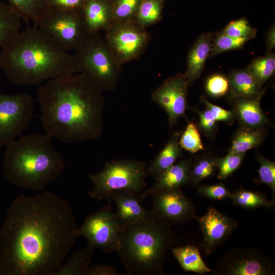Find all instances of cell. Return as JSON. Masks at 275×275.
Returning a JSON list of instances; mask_svg holds the SVG:
<instances>
[{
	"mask_svg": "<svg viewBox=\"0 0 275 275\" xmlns=\"http://www.w3.org/2000/svg\"><path fill=\"white\" fill-rule=\"evenodd\" d=\"M70 203L44 191L20 195L0 228V275H55L78 237Z\"/></svg>",
	"mask_w": 275,
	"mask_h": 275,
	"instance_id": "6da1fadb",
	"label": "cell"
},
{
	"mask_svg": "<svg viewBox=\"0 0 275 275\" xmlns=\"http://www.w3.org/2000/svg\"><path fill=\"white\" fill-rule=\"evenodd\" d=\"M102 91L81 72L51 79L40 85L38 99L46 134L63 143L98 138L103 129Z\"/></svg>",
	"mask_w": 275,
	"mask_h": 275,
	"instance_id": "7a4b0ae2",
	"label": "cell"
},
{
	"mask_svg": "<svg viewBox=\"0 0 275 275\" xmlns=\"http://www.w3.org/2000/svg\"><path fill=\"white\" fill-rule=\"evenodd\" d=\"M0 68L13 84H41L79 72L73 54L36 26H27L0 52Z\"/></svg>",
	"mask_w": 275,
	"mask_h": 275,
	"instance_id": "3957f363",
	"label": "cell"
},
{
	"mask_svg": "<svg viewBox=\"0 0 275 275\" xmlns=\"http://www.w3.org/2000/svg\"><path fill=\"white\" fill-rule=\"evenodd\" d=\"M6 147L3 173L15 187L40 191L64 171V158L47 134L21 136Z\"/></svg>",
	"mask_w": 275,
	"mask_h": 275,
	"instance_id": "277c9868",
	"label": "cell"
},
{
	"mask_svg": "<svg viewBox=\"0 0 275 275\" xmlns=\"http://www.w3.org/2000/svg\"><path fill=\"white\" fill-rule=\"evenodd\" d=\"M177 241L171 225L152 213L123 226L117 252L129 274L161 275L168 252Z\"/></svg>",
	"mask_w": 275,
	"mask_h": 275,
	"instance_id": "5b68a950",
	"label": "cell"
},
{
	"mask_svg": "<svg viewBox=\"0 0 275 275\" xmlns=\"http://www.w3.org/2000/svg\"><path fill=\"white\" fill-rule=\"evenodd\" d=\"M74 50L79 72L102 90L116 87L121 66L114 59L99 32L89 33Z\"/></svg>",
	"mask_w": 275,
	"mask_h": 275,
	"instance_id": "8992f818",
	"label": "cell"
},
{
	"mask_svg": "<svg viewBox=\"0 0 275 275\" xmlns=\"http://www.w3.org/2000/svg\"><path fill=\"white\" fill-rule=\"evenodd\" d=\"M145 162L135 160H118L106 162L103 169L89 177L94 188L90 197L98 200H107L115 190H129L137 194L146 185L147 175Z\"/></svg>",
	"mask_w": 275,
	"mask_h": 275,
	"instance_id": "52a82bcc",
	"label": "cell"
},
{
	"mask_svg": "<svg viewBox=\"0 0 275 275\" xmlns=\"http://www.w3.org/2000/svg\"><path fill=\"white\" fill-rule=\"evenodd\" d=\"M37 26L68 51L74 50L89 34L81 9L51 7Z\"/></svg>",
	"mask_w": 275,
	"mask_h": 275,
	"instance_id": "ba28073f",
	"label": "cell"
},
{
	"mask_svg": "<svg viewBox=\"0 0 275 275\" xmlns=\"http://www.w3.org/2000/svg\"><path fill=\"white\" fill-rule=\"evenodd\" d=\"M34 110V100L29 94L0 92V148L15 141L27 128Z\"/></svg>",
	"mask_w": 275,
	"mask_h": 275,
	"instance_id": "9c48e42d",
	"label": "cell"
},
{
	"mask_svg": "<svg viewBox=\"0 0 275 275\" xmlns=\"http://www.w3.org/2000/svg\"><path fill=\"white\" fill-rule=\"evenodd\" d=\"M123 228L108 204L87 216L77 233L96 249L108 254L117 252Z\"/></svg>",
	"mask_w": 275,
	"mask_h": 275,
	"instance_id": "30bf717a",
	"label": "cell"
},
{
	"mask_svg": "<svg viewBox=\"0 0 275 275\" xmlns=\"http://www.w3.org/2000/svg\"><path fill=\"white\" fill-rule=\"evenodd\" d=\"M105 30L106 46L120 66L137 58L148 42L147 33L134 20L111 23Z\"/></svg>",
	"mask_w": 275,
	"mask_h": 275,
	"instance_id": "8fae6325",
	"label": "cell"
},
{
	"mask_svg": "<svg viewBox=\"0 0 275 275\" xmlns=\"http://www.w3.org/2000/svg\"><path fill=\"white\" fill-rule=\"evenodd\" d=\"M273 260L255 248H234L219 261L213 273L216 275H271Z\"/></svg>",
	"mask_w": 275,
	"mask_h": 275,
	"instance_id": "7c38bea8",
	"label": "cell"
},
{
	"mask_svg": "<svg viewBox=\"0 0 275 275\" xmlns=\"http://www.w3.org/2000/svg\"><path fill=\"white\" fill-rule=\"evenodd\" d=\"M150 196L152 197L151 211L170 225L197 219L195 207L181 189L161 190Z\"/></svg>",
	"mask_w": 275,
	"mask_h": 275,
	"instance_id": "4fadbf2b",
	"label": "cell"
},
{
	"mask_svg": "<svg viewBox=\"0 0 275 275\" xmlns=\"http://www.w3.org/2000/svg\"><path fill=\"white\" fill-rule=\"evenodd\" d=\"M188 85L185 73H178L168 78L152 94V100L166 112L170 128L184 114Z\"/></svg>",
	"mask_w": 275,
	"mask_h": 275,
	"instance_id": "5bb4252c",
	"label": "cell"
},
{
	"mask_svg": "<svg viewBox=\"0 0 275 275\" xmlns=\"http://www.w3.org/2000/svg\"><path fill=\"white\" fill-rule=\"evenodd\" d=\"M197 219L203 235L201 248L206 255L213 253L238 228L235 219L212 207Z\"/></svg>",
	"mask_w": 275,
	"mask_h": 275,
	"instance_id": "9a60e30c",
	"label": "cell"
},
{
	"mask_svg": "<svg viewBox=\"0 0 275 275\" xmlns=\"http://www.w3.org/2000/svg\"><path fill=\"white\" fill-rule=\"evenodd\" d=\"M107 200H113L116 204V215L123 226L145 219L152 214L140 203L138 195L127 189L112 191Z\"/></svg>",
	"mask_w": 275,
	"mask_h": 275,
	"instance_id": "2e32d148",
	"label": "cell"
},
{
	"mask_svg": "<svg viewBox=\"0 0 275 275\" xmlns=\"http://www.w3.org/2000/svg\"><path fill=\"white\" fill-rule=\"evenodd\" d=\"M264 92L251 99L231 98L232 111L241 127L264 128L268 123V119L260 106L261 100Z\"/></svg>",
	"mask_w": 275,
	"mask_h": 275,
	"instance_id": "e0dca14e",
	"label": "cell"
},
{
	"mask_svg": "<svg viewBox=\"0 0 275 275\" xmlns=\"http://www.w3.org/2000/svg\"><path fill=\"white\" fill-rule=\"evenodd\" d=\"M192 159H182L173 164L158 178L149 188L144 190L140 195L145 198L152 193L166 189H181L189 184V173L192 164Z\"/></svg>",
	"mask_w": 275,
	"mask_h": 275,
	"instance_id": "ac0fdd59",
	"label": "cell"
},
{
	"mask_svg": "<svg viewBox=\"0 0 275 275\" xmlns=\"http://www.w3.org/2000/svg\"><path fill=\"white\" fill-rule=\"evenodd\" d=\"M81 11L89 33L106 29L112 23V0H86Z\"/></svg>",
	"mask_w": 275,
	"mask_h": 275,
	"instance_id": "d6986e66",
	"label": "cell"
},
{
	"mask_svg": "<svg viewBox=\"0 0 275 275\" xmlns=\"http://www.w3.org/2000/svg\"><path fill=\"white\" fill-rule=\"evenodd\" d=\"M213 38L211 33L203 34L190 49L187 57V70L185 73L189 85L200 77L209 56Z\"/></svg>",
	"mask_w": 275,
	"mask_h": 275,
	"instance_id": "ffe728a7",
	"label": "cell"
},
{
	"mask_svg": "<svg viewBox=\"0 0 275 275\" xmlns=\"http://www.w3.org/2000/svg\"><path fill=\"white\" fill-rule=\"evenodd\" d=\"M180 132L173 133L167 143L147 168V173L155 179L175 164L182 154L179 144Z\"/></svg>",
	"mask_w": 275,
	"mask_h": 275,
	"instance_id": "44dd1931",
	"label": "cell"
},
{
	"mask_svg": "<svg viewBox=\"0 0 275 275\" xmlns=\"http://www.w3.org/2000/svg\"><path fill=\"white\" fill-rule=\"evenodd\" d=\"M228 79L231 98L251 99L265 92V90H262V86L247 69L232 71Z\"/></svg>",
	"mask_w": 275,
	"mask_h": 275,
	"instance_id": "7402d4cb",
	"label": "cell"
},
{
	"mask_svg": "<svg viewBox=\"0 0 275 275\" xmlns=\"http://www.w3.org/2000/svg\"><path fill=\"white\" fill-rule=\"evenodd\" d=\"M96 248L88 243L67 256L55 275H86Z\"/></svg>",
	"mask_w": 275,
	"mask_h": 275,
	"instance_id": "603a6c76",
	"label": "cell"
},
{
	"mask_svg": "<svg viewBox=\"0 0 275 275\" xmlns=\"http://www.w3.org/2000/svg\"><path fill=\"white\" fill-rule=\"evenodd\" d=\"M172 252L185 271L202 274L213 272L203 260L199 249L194 245L173 248Z\"/></svg>",
	"mask_w": 275,
	"mask_h": 275,
	"instance_id": "cb8c5ba5",
	"label": "cell"
},
{
	"mask_svg": "<svg viewBox=\"0 0 275 275\" xmlns=\"http://www.w3.org/2000/svg\"><path fill=\"white\" fill-rule=\"evenodd\" d=\"M21 18L9 4L0 2V48L8 44L20 32Z\"/></svg>",
	"mask_w": 275,
	"mask_h": 275,
	"instance_id": "d4e9b609",
	"label": "cell"
},
{
	"mask_svg": "<svg viewBox=\"0 0 275 275\" xmlns=\"http://www.w3.org/2000/svg\"><path fill=\"white\" fill-rule=\"evenodd\" d=\"M8 4L25 21L37 26L51 8L49 0H7Z\"/></svg>",
	"mask_w": 275,
	"mask_h": 275,
	"instance_id": "484cf974",
	"label": "cell"
},
{
	"mask_svg": "<svg viewBox=\"0 0 275 275\" xmlns=\"http://www.w3.org/2000/svg\"><path fill=\"white\" fill-rule=\"evenodd\" d=\"M264 128L241 127L235 134L229 151L245 153L247 150L258 147L265 138Z\"/></svg>",
	"mask_w": 275,
	"mask_h": 275,
	"instance_id": "4316f807",
	"label": "cell"
},
{
	"mask_svg": "<svg viewBox=\"0 0 275 275\" xmlns=\"http://www.w3.org/2000/svg\"><path fill=\"white\" fill-rule=\"evenodd\" d=\"M217 170L216 158L211 154H205L192 162L189 173V183L196 185L212 177Z\"/></svg>",
	"mask_w": 275,
	"mask_h": 275,
	"instance_id": "83f0119b",
	"label": "cell"
},
{
	"mask_svg": "<svg viewBox=\"0 0 275 275\" xmlns=\"http://www.w3.org/2000/svg\"><path fill=\"white\" fill-rule=\"evenodd\" d=\"M230 199L235 205L248 209L262 207L270 208L275 204L274 201L268 200L264 195L243 188L232 193Z\"/></svg>",
	"mask_w": 275,
	"mask_h": 275,
	"instance_id": "f1b7e54d",
	"label": "cell"
},
{
	"mask_svg": "<svg viewBox=\"0 0 275 275\" xmlns=\"http://www.w3.org/2000/svg\"><path fill=\"white\" fill-rule=\"evenodd\" d=\"M163 2V0H142L135 22L144 29L157 22L161 17Z\"/></svg>",
	"mask_w": 275,
	"mask_h": 275,
	"instance_id": "f546056e",
	"label": "cell"
},
{
	"mask_svg": "<svg viewBox=\"0 0 275 275\" xmlns=\"http://www.w3.org/2000/svg\"><path fill=\"white\" fill-rule=\"evenodd\" d=\"M247 70L262 86L274 73L275 56L274 52L254 59Z\"/></svg>",
	"mask_w": 275,
	"mask_h": 275,
	"instance_id": "4dcf8cb0",
	"label": "cell"
},
{
	"mask_svg": "<svg viewBox=\"0 0 275 275\" xmlns=\"http://www.w3.org/2000/svg\"><path fill=\"white\" fill-rule=\"evenodd\" d=\"M142 0H112V23L134 20Z\"/></svg>",
	"mask_w": 275,
	"mask_h": 275,
	"instance_id": "1f68e13d",
	"label": "cell"
},
{
	"mask_svg": "<svg viewBox=\"0 0 275 275\" xmlns=\"http://www.w3.org/2000/svg\"><path fill=\"white\" fill-rule=\"evenodd\" d=\"M251 38L232 37L219 33L213 38L209 56L212 57L221 53L242 48Z\"/></svg>",
	"mask_w": 275,
	"mask_h": 275,
	"instance_id": "d6a6232c",
	"label": "cell"
},
{
	"mask_svg": "<svg viewBox=\"0 0 275 275\" xmlns=\"http://www.w3.org/2000/svg\"><path fill=\"white\" fill-rule=\"evenodd\" d=\"M244 155V152L229 151L225 157L216 158L217 178L224 180L231 175L240 167Z\"/></svg>",
	"mask_w": 275,
	"mask_h": 275,
	"instance_id": "836d02e7",
	"label": "cell"
},
{
	"mask_svg": "<svg viewBox=\"0 0 275 275\" xmlns=\"http://www.w3.org/2000/svg\"><path fill=\"white\" fill-rule=\"evenodd\" d=\"M179 144L181 149L191 153H195L203 149V145L197 126L189 122L181 135Z\"/></svg>",
	"mask_w": 275,
	"mask_h": 275,
	"instance_id": "e575fe53",
	"label": "cell"
},
{
	"mask_svg": "<svg viewBox=\"0 0 275 275\" xmlns=\"http://www.w3.org/2000/svg\"><path fill=\"white\" fill-rule=\"evenodd\" d=\"M221 33L232 37H255L257 30L252 27L248 20L243 17L231 21Z\"/></svg>",
	"mask_w": 275,
	"mask_h": 275,
	"instance_id": "d590c367",
	"label": "cell"
},
{
	"mask_svg": "<svg viewBox=\"0 0 275 275\" xmlns=\"http://www.w3.org/2000/svg\"><path fill=\"white\" fill-rule=\"evenodd\" d=\"M260 167L258 170L260 183L269 186L272 193V197L274 200L275 197V163L271 161L262 155H258Z\"/></svg>",
	"mask_w": 275,
	"mask_h": 275,
	"instance_id": "8d00e7d4",
	"label": "cell"
},
{
	"mask_svg": "<svg viewBox=\"0 0 275 275\" xmlns=\"http://www.w3.org/2000/svg\"><path fill=\"white\" fill-rule=\"evenodd\" d=\"M205 89L211 96L220 97L225 95L230 90L228 78L220 74L209 76L205 82Z\"/></svg>",
	"mask_w": 275,
	"mask_h": 275,
	"instance_id": "74e56055",
	"label": "cell"
},
{
	"mask_svg": "<svg viewBox=\"0 0 275 275\" xmlns=\"http://www.w3.org/2000/svg\"><path fill=\"white\" fill-rule=\"evenodd\" d=\"M198 193L201 196L211 200H221L230 198L232 193L222 183L214 185H198Z\"/></svg>",
	"mask_w": 275,
	"mask_h": 275,
	"instance_id": "f35d334b",
	"label": "cell"
},
{
	"mask_svg": "<svg viewBox=\"0 0 275 275\" xmlns=\"http://www.w3.org/2000/svg\"><path fill=\"white\" fill-rule=\"evenodd\" d=\"M197 112L199 116L200 128L208 138H214L217 130L216 121L211 113L207 108Z\"/></svg>",
	"mask_w": 275,
	"mask_h": 275,
	"instance_id": "ab89813d",
	"label": "cell"
},
{
	"mask_svg": "<svg viewBox=\"0 0 275 275\" xmlns=\"http://www.w3.org/2000/svg\"><path fill=\"white\" fill-rule=\"evenodd\" d=\"M201 100L205 104L206 108L210 112L216 121L224 122L228 124H231L233 122L235 116L232 110H227L213 104L204 97L201 98Z\"/></svg>",
	"mask_w": 275,
	"mask_h": 275,
	"instance_id": "60d3db41",
	"label": "cell"
},
{
	"mask_svg": "<svg viewBox=\"0 0 275 275\" xmlns=\"http://www.w3.org/2000/svg\"><path fill=\"white\" fill-rule=\"evenodd\" d=\"M86 0H49L51 7L63 10L81 9Z\"/></svg>",
	"mask_w": 275,
	"mask_h": 275,
	"instance_id": "b9f144b4",
	"label": "cell"
},
{
	"mask_svg": "<svg viewBox=\"0 0 275 275\" xmlns=\"http://www.w3.org/2000/svg\"><path fill=\"white\" fill-rule=\"evenodd\" d=\"M116 268L108 265H96L89 266L86 275H116Z\"/></svg>",
	"mask_w": 275,
	"mask_h": 275,
	"instance_id": "7bdbcfd3",
	"label": "cell"
},
{
	"mask_svg": "<svg viewBox=\"0 0 275 275\" xmlns=\"http://www.w3.org/2000/svg\"><path fill=\"white\" fill-rule=\"evenodd\" d=\"M275 29L274 25H272L269 29L266 37L267 53L271 52L275 46Z\"/></svg>",
	"mask_w": 275,
	"mask_h": 275,
	"instance_id": "ee69618b",
	"label": "cell"
},
{
	"mask_svg": "<svg viewBox=\"0 0 275 275\" xmlns=\"http://www.w3.org/2000/svg\"><path fill=\"white\" fill-rule=\"evenodd\" d=\"M163 1H164L165 0H163Z\"/></svg>",
	"mask_w": 275,
	"mask_h": 275,
	"instance_id": "f6af8a7d",
	"label": "cell"
}]
</instances>
